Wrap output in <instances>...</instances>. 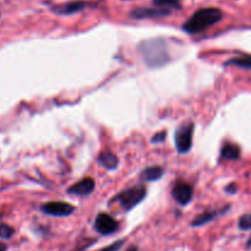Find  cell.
<instances>
[{
    "mask_svg": "<svg viewBox=\"0 0 251 251\" xmlns=\"http://www.w3.org/2000/svg\"><path fill=\"white\" fill-rule=\"evenodd\" d=\"M223 19V11L218 7H201L194 12L188 21L183 25V29L189 34L201 33L215 26Z\"/></svg>",
    "mask_w": 251,
    "mask_h": 251,
    "instance_id": "1",
    "label": "cell"
},
{
    "mask_svg": "<svg viewBox=\"0 0 251 251\" xmlns=\"http://www.w3.org/2000/svg\"><path fill=\"white\" fill-rule=\"evenodd\" d=\"M139 51L145 61L151 66H161L168 61L169 54L166 42L163 39H150L142 42L139 46Z\"/></svg>",
    "mask_w": 251,
    "mask_h": 251,
    "instance_id": "2",
    "label": "cell"
},
{
    "mask_svg": "<svg viewBox=\"0 0 251 251\" xmlns=\"http://www.w3.org/2000/svg\"><path fill=\"white\" fill-rule=\"evenodd\" d=\"M146 194L147 190L144 185L132 186V188L126 189V190L118 194L114 198V201H117L124 210L129 211L139 205L146 198Z\"/></svg>",
    "mask_w": 251,
    "mask_h": 251,
    "instance_id": "3",
    "label": "cell"
},
{
    "mask_svg": "<svg viewBox=\"0 0 251 251\" xmlns=\"http://www.w3.org/2000/svg\"><path fill=\"white\" fill-rule=\"evenodd\" d=\"M98 2L90 1V0H71V1L63 2V4H56L50 7L51 11L56 15L66 16V15H74L77 12L83 11L88 7H96Z\"/></svg>",
    "mask_w": 251,
    "mask_h": 251,
    "instance_id": "4",
    "label": "cell"
},
{
    "mask_svg": "<svg viewBox=\"0 0 251 251\" xmlns=\"http://www.w3.org/2000/svg\"><path fill=\"white\" fill-rule=\"evenodd\" d=\"M193 134H194V124L188 123L176 131V146L179 153H186L190 151L193 146Z\"/></svg>",
    "mask_w": 251,
    "mask_h": 251,
    "instance_id": "5",
    "label": "cell"
},
{
    "mask_svg": "<svg viewBox=\"0 0 251 251\" xmlns=\"http://www.w3.org/2000/svg\"><path fill=\"white\" fill-rule=\"evenodd\" d=\"M42 212L49 216H55V217H66L70 216L75 211L71 203L64 202V201H50L42 205Z\"/></svg>",
    "mask_w": 251,
    "mask_h": 251,
    "instance_id": "6",
    "label": "cell"
},
{
    "mask_svg": "<svg viewBox=\"0 0 251 251\" xmlns=\"http://www.w3.org/2000/svg\"><path fill=\"white\" fill-rule=\"evenodd\" d=\"M119 228V223L118 221H115L108 213H100V215L96 217L95 221V229L97 230L100 234L102 235H110L113 233H115Z\"/></svg>",
    "mask_w": 251,
    "mask_h": 251,
    "instance_id": "7",
    "label": "cell"
},
{
    "mask_svg": "<svg viewBox=\"0 0 251 251\" xmlns=\"http://www.w3.org/2000/svg\"><path fill=\"white\" fill-rule=\"evenodd\" d=\"M171 10L162 9V7H136L131 10L130 17L135 20H145V19H162L171 15Z\"/></svg>",
    "mask_w": 251,
    "mask_h": 251,
    "instance_id": "8",
    "label": "cell"
},
{
    "mask_svg": "<svg viewBox=\"0 0 251 251\" xmlns=\"http://www.w3.org/2000/svg\"><path fill=\"white\" fill-rule=\"evenodd\" d=\"M172 195L176 199V202L180 203L181 206H185L193 200L194 189L193 186L189 183H186V181L178 180L174 184L173 189H172Z\"/></svg>",
    "mask_w": 251,
    "mask_h": 251,
    "instance_id": "9",
    "label": "cell"
},
{
    "mask_svg": "<svg viewBox=\"0 0 251 251\" xmlns=\"http://www.w3.org/2000/svg\"><path fill=\"white\" fill-rule=\"evenodd\" d=\"M95 186L96 183L92 178H85L74 184L71 188H69L68 193L76 196H87L95 190Z\"/></svg>",
    "mask_w": 251,
    "mask_h": 251,
    "instance_id": "10",
    "label": "cell"
},
{
    "mask_svg": "<svg viewBox=\"0 0 251 251\" xmlns=\"http://www.w3.org/2000/svg\"><path fill=\"white\" fill-rule=\"evenodd\" d=\"M221 157L223 159H227V161H234L240 157V149L237 145L226 142L221 150Z\"/></svg>",
    "mask_w": 251,
    "mask_h": 251,
    "instance_id": "11",
    "label": "cell"
},
{
    "mask_svg": "<svg viewBox=\"0 0 251 251\" xmlns=\"http://www.w3.org/2000/svg\"><path fill=\"white\" fill-rule=\"evenodd\" d=\"M98 163L102 167H104L108 171H113L118 167V163H119V159L115 154L110 153V152H104V153L100 154L98 157Z\"/></svg>",
    "mask_w": 251,
    "mask_h": 251,
    "instance_id": "12",
    "label": "cell"
},
{
    "mask_svg": "<svg viewBox=\"0 0 251 251\" xmlns=\"http://www.w3.org/2000/svg\"><path fill=\"white\" fill-rule=\"evenodd\" d=\"M164 171L163 168L158 166H153V167H149V168L144 169L141 172V179L145 181H154L158 180V179L162 178L163 176Z\"/></svg>",
    "mask_w": 251,
    "mask_h": 251,
    "instance_id": "13",
    "label": "cell"
},
{
    "mask_svg": "<svg viewBox=\"0 0 251 251\" xmlns=\"http://www.w3.org/2000/svg\"><path fill=\"white\" fill-rule=\"evenodd\" d=\"M226 65L238 66V68L242 69H251V55L247 54V55L235 56V58H232L228 61H226Z\"/></svg>",
    "mask_w": 251,
    "mask_h": 251,
    "instance_id": "14",
    "label": "cell"
},
{
    "mask_svg": "<svg viewBox=\"0 0 251 251\" xmlns=\"http://www.w3.org/2000/svg\"><path fill=\"white\" fill-rule=\"evenodd\" d=\"M217 216V211H207V212H203L201 213L200 216H198V217L191 222V226H194V227H200V226H203L206 225V223L211 222L212 220H215Z\"/></svg>",
    "mask_w": 251,
    "mask_h": 251,
    "instance_id": "15",
    "label": "cell"
},
{
    "mask_svg": "<svg viewBox=\"0 0 251 251\" xmlns=\"http://www.w3.org/2000/svg\"><path fill=\"white\" fill-rule=\"evenodd\" d=\"M154 6L167 10H180L181 0H152Z\"/></svg>",
    "mask_w": 251,
    "mask_h": 251,
    "instance_id": "16",
    "label": "cell"
},
{
    "mask_svg": "<svg viewBox=\"0 0 251 251\" xmlns=\"http://www.w3.org/2000/svg\"><path fill=\"white\" fill-rule=\"evenodd\" d=\"M238 226L242 230H250L251 229V213H247V215H243L239 218V222Z\"/></svg>",
    "mask_w": 251,
    "mask_h": 251,
    "instance_id": "17",
    "label": "cell"
},
{
    "mask_svg": "<svg viewBox=\"0 0 251 251\" xmlns=\"http://www.w3.org/2000/svg\"><path fill=\"white\" fill-rule=\"evenodd\" d=\"M14 234V229L7 225H0V238L9 239Z\"/></svg>",
    "mask_w": 251,
    "mask_h": 251,
    "instance_id": "18",
    "label": "cell"
},
{
    "mask_svg": "<svg viewBox=\"0 0 251 251\" xmlns=\"http://www.w3.org/2000/svg\"><path fill=\"white\" fill-rule=\"evenodd\" d=\"M123 243H124V240H119V242L117 243H113V244L109 245V247L103 248V249H100V251H118L123 247Z\"/></svg>",
    "mask_w": 251,
    "mask_h": 251,
    "instance_id": "19",
    "label": "cell"
},
{
    "mask_svg": "<svg viewBox=\"0 0 251 251\" xmlns=\"http://www.w3.org/2000/svg\"><path fill=\"white\" fill-rule=\"evenodd\" d=\"M166 136H167L166 131L158 132V134H156L153 137H152V142H153V144H161V142H163L164 140H166Z\"/></svg>",
    "mask_w": 251,
    "mask_h": 251,
    "instance_id": "20",
    "label": "cell"
},
{
    "mask_svg": "<svg viewBox=\"0 0 251 251\" xmlns=\"http://www.w3.org/2000/svg\"><path fill=\"white\" fill-rule=\"evenodd\" d=\"M226 191L229 194H234L235 191H237V186H235V184H230V185L226 189Z\"/></svg>",
    "mask_w": 251,
    "mask_h": 251,
    "instance_id": "21",
    "label": "cell"
},
{
    "mask_svg": "<svg viewBox=\"0 0 251 251\" xmlns=\"http://www.w3.org/2000/svg\"><path fill=\"white\" fill-rule=\"evenodd\" d=\"M6 250V247H5L4 244H1V243H0V251H5Z\"/></svg>",
    "mask_w": 251,
    "mask_h": 251,
    "instance_id": "22",
    "label": "cell"
},
{
    "mask_svg": "<svg viewBox=\"0 0 251 251\" xmlns=\"http://www.w3.org/2000/svg\"><path fill=\"white\" fill-rule=\"evenodd\" d=\"M126 251H137V248L132 247V248H130V249H127Z\"/></svg>",
    "mask_w": 251,
    "mask_h": 251,
    "instance_id": "23",
    "label": "cell"
},
{
    "mask_svg": "<svg viewBox=\"0 0 251 251\" xmlns=\"http://www.w3.org/2000/svg\"><path fill=\"white\" fill-rule=\"evenodd\" d=\"M248 247L251 248V238L249 239V242H248Z\"/></svg>",
    "mask_w": 251,
    "mask_h": 251,
    "instance_id": "24",
    "label": "cell"
}]
</instances>
